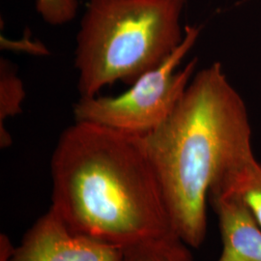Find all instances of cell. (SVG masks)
I'll list each match as a JSON object with an SVG mask.
<instances>
[{"mask_svg":"<svg viewBox=\"0 0 261 261\" xmlns=\"http://www.w3.org/2000/svg\"><path fill=\"white\" fill-rule=\"evenodd\" d=\"M51 205L67 225L118 248L176 233L143 137L75 122L50 160Z\"/></svg>","mask_w":261,"mask_h":261,"instance_id":"cell-1","label":"cell"},{"mask_svg":"<svg viewBox=\"0 0 261 261\" xmlns=\"http://www.w3.org/2000/svg\"><path fill=\"white\" fill-rule=\"evenodd\" d=\"M219 219L223 249L217 261H261V228L240 197L209 196Z\"/></svg>","mask_w":261,"mask_h":261,"instance_id":"cell-6","label":"cell"},{"mask_svg":"<svg viewBox=\"0 0 261 261\" xmlns=\"http://www.w3.org/2000/svg\"><path fill=\"white\" fill-rule=\"evenodd\" d=\"M189 247L178 234H168L122 248L120 261H194Z\"/></svg>","mask_w":261,"mask_h":261,"instance_id":"cell-8","label":"cell"},{"mask_svg":"<svg viewBox=\"0 0 261 261\" xmlns=\"http://www.w3.org/2000/svg\"><path fill=\"white\" fill-rule=\"evenodd\" d=\"M25 92L15 68L9 61L0 62V127L8 117L21 112Z\"/></svg>","mask_w":261,"mask_h":261,"instance_id":"cell-9","label":"cell"},{"mask_svg":"<svg viewBox=\"0 0 261 261\" xmlns=\"http://www.w3.org/2000/svg\"><path fill=\"white\" fill-rule=\"evenodd\" d=\"M185 0H86L76 34L75 68L82 97L117 82L132 85L161 65L185 35Z\"/></svg>","mask_w":261,"mask_h":261,"instance_id":"cell-3","label":"cell"},{"mask_svg":"<svg viewBox=\"0 0 261 261\" xmlns=\"http://www.w3.org/2000/svg\"><path fill=\"white\" fill-rule=\"evenodd\" d=\"M220 194L240 197L261 228V164L253 150L237 159L215 180L208 197Z\"/></svg>","mask_w":261,"mask_h":261,"instance_id":"cell-7","label":"cell"},{"mask_svg":"<svg viewBox=\"0 0 261 261\" xmlns=\"http://www.w3.org/2000/svg\"><path fill=\"white\" fill-rule=\"evenodd\" d=\"M122 249L71 229L49 207L24 234L10 261H120Z\"/></svg>","mask_w":261,"mask_h":261,"instance_id":"cell-5","label":"cell"},{"mask_svg":"<svg viewBox=\"0 0 261 261\" xmlns=\"http://www.w3.org/2000/svg\"><path fill=\"white\" fill-rule=\"evenodd\" d=\"M201 28L185 27L181 45L157 68L141 75L117 96L80 97L73 109L75 122L90 123L144 137L169 117L196 75L195 57L182 69L183 59L196 45Z\"/></svg>","mask_w":261,"mask_h":261,"instance_id":"cell-4","label":"cell"},{"mask_svg":"<svg viewBox=\"0 0 261 261\" xmlns=\"http://www.w3.org/2000/svg\"><path fill=\"white\" fill-rule=\"evenodd\" d=\"M38 12L47 23L63 24L74 19L77 9L76 0H37Z\"/></svg>","mask_w":261,"mask_h":261,"instance_id":"cell-10","label":"cell"},{"mask_svg":"<svg viewBox=\"0 0 261 261\" xmlns=\"http://www.w3.org/2000/svg\"><path fill=\"white\" fill-rule=\"evenodd\" d=\"M143 140L175 231L198 248L207 233L210 188L252 151L247 106L222 64L197 72L168 119Z\"/></svg>","mask_w":261,"mask_h":261,"instance_id":"cell-2","label":"cell"}]
</instances>
